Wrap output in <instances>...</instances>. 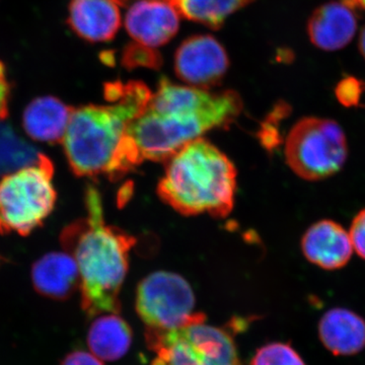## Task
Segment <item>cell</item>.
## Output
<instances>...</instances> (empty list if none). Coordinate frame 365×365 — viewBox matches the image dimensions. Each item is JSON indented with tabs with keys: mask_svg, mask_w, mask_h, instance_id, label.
Returning <instances> with one entry per match:
<instances>
[{
	"mask_svg": "<svg viewBox=\"0 0 365 365\" xmlns=\"http://www.w3.org/2000/svg\"><path fill=\"white\" fill-rule=\"evenodd\" d=\"M132 337L133 334L126 321L118 314H108L91 324L88 344L91 353L98 359L115 361L128 352Z\"/></svg>",
	"mask_w": 365,
	"mask_h": 365,
	"instance_id": "cell-17",
	"label": "cell"
},
{
	"mask_svg": "<svg viewBox=\"0 0 365 365\" xmlns=\"http://www.w3.org/2000/svg\"><path fill=\"white\" fill-rule=\"evenodd\" d=\"M364 86L354 78H347L341 81L336 88V96L338 100L345 107H354L359 105L361 98Z\"/></svg>",
	"mask_w": 365,
	"mask_h": 365,
	"instance_id": "cell-22",
	"label": "cell"
},
{
	"mask_svg": "<svg viewBox=\"0 0 365 365\" xmlns=\"http://www.w3.org/2000/svg\"><path fill=\"white\" fill-rule=\"evenodd\" d=\"M359 49L361 54L364 55L365 58V26L364 30H362L361 34H360L359 37Z\"/></svg>",
	"mask_w": 365,
	"mask_h": 365,
	"instance_id": "cell-26",
	"label": "cell"
},
{
	"mask_svg": "<svg viewBox=\"0 0 365 365\" xmlns=\"http://www.w3.org/2000/svg\"><path fill=\"white\" fill-rule=\"evenodd\" d=\"M88 215L62 232L60 241L78 264L81 307L88 317L119 314V294L135 237L105 222L102 199L93 186L86 192Z\"/></svg>",
	"mask_w": 365,
	"mask_h": 365,
	"instance_id": "cell-3",
	"label": "cell"
},
{
	"mask_svg": "<svg viewBox=\"0 0 365 365\" xmlns=\"http://www.w3.org/2000/svg\"><path fill=\"white\" fill-rule=\"evenodd\" d=\"M125 26L135 42L160 47L177 35L180 14L165 0H140L127 11Z\"/></svg>",
	"mask_w": 365,
	"mask_h": 365,
	"instance_id": "cell-10",
	"label": "cell"
},
{
	"mask_svg": "<svg viewBox=\"0 0 365 365\" xmlns=\"http://www.w3.org/2000/svg\"><path fill=\"white\" fill-rule=\"evenodd\" d=\"M307 31L312 43L319 49L326 51L342 49L356 34L354 7L344 0L324 4L312 14Z\"/></svg>",
	"mask_w": 365,
	"mask_h": 365,
	"instance_id": "cell-13",
	"label": "cell"
},
{
	"mask_svg": "<svg viewBox=\"0 0 365 365\" xmlns=\"http://www.w3.org/2000/svg\"><path fill=\"white\" fill-rule=\"evenodd\" d=\"M242 106L237 91L210 93L162 78L145 111L129 125L127 133L143 160L165 162L206 132L232 124L241 115Z\"/></svg>",
	"mask_w": 365,
	"mask_h": 365,
	"instance_id": "cell-2",
	"label": "cell"
},
{
	"mask_svg": "<svg viewBox=\"0 0 365 365\" xmlns=\"http://www.w3.org/2000/svg\"><path fill=\"white\" fill-rule=\"evenodd\" d=\"M353 7H359V9H365V0H344Z\"/></svg>",
	"mask_w": 365,
	"mask_h": 365,
	"instance_id": "cell-27",
	"label": "cell"
},
{
	"mask_svg": "<svg viewBox=\"0 0 365 365\" xmlns=\"http://www.w3.org/2000/svg\"><path fill=\"white\" fill-rule=\"evenodd\" d=\"M206 317L174 330L146 329L151 365H242L232 333L208 326Z\"/></svg>",
	"mask_w": 365,
	"mask_h": 365,
	"instance_id": "cell-6",
	"label": "cell"
},
{
	"mask_svg": "<svg viewBox=\"0 0 365 365\" xmlns=\"http://www.w3.org/2000/svg\"><path fill=\"white\" fill-rule=\"evenodd\" d=\"M60 365H103L101 359L93 353L74 351L67 355Z\"/></svg>",
	"mask_w": 365,
	"mask_h": 365,
	"instance_id": "cell-25",
	"label": "cell"
},
{
	"mask_svg": "<svg viewBox=\"0 0 365 365\" xmlns=\"http://www.w3.org/2000/svg\"><path fill=\"white\" fill-rule=\"evenodd\" d=\"M307 260L325 270H337L351 259L353 247L349 232L333 220H324L307 228L302 239Z\"/></svg>",
	"mask_w": 365,
	"mask_h": 365,
	"instance_id": "cell-11",
	"label": "cell"
},
{
	"mask_svg": "<svg viewBox=\"0 0 365 365\" xmlns=\"http://www.w3.org/2000/svg\"><path fill=\"white\" fill-rule=\"evenodd\" d=\"M122 66L128 71L135 68L160 69L163 66V57L158 50L140 43H130L122 53Z\"/></svg>",
	"mask_w": 365,
	"mask_h": 365,
	"instance_id": "cell-21",
	"label": "cell"
},
{
	"mask_svg": "<svg viewBox=\"0 0 365 365\" xmlns=\"http://www.w3.org/2000/svg\"><path fill=\"white\" fill-rule=\"evenodd\" d=\"M180 16L217 30L230 16L254 0H165Z\"/></svg>",
	"mask_w": 365,
	"mask_h": 365,
	"instance_id": "cell-18",
	"label": "cell"
},
{
	"mask_svg": "<svg viewBox=\"0 0 365 365\" xmlns=\"http://www.w3.org/2000/svg\"><path fill=\"white\" fill-rule=\"evenodd\" d=\"M151 96L141 81H116L105 86L111 105L73 108L62 143L76 176L104 175L116 181L143 162L127 129L145 111Z\"/></svg>",
	"mask_w": 365,
	"mask_h": 365,
	"instance_id": "cell-1",
	"label": "cell"
},
{
	"mask_svg": "<svg viewBox=\"0 0 365 365\" xmlns=\"http://www.w3.org/2000/svg\"><path fill=\"white\" fill-rule=\"evenodd\" d=\"M54 167L43 155L39 162L0 180V234L28 235L40 227L56 203Z\"/></svg>",
	"mask_w": 365,
	"mask_h": 365,
	"instance_id": "cell-5",
	"label": "cell"
},
{
	"mask_svg": "<svg viewBox=\"0 0 365 365\" xmlns=\"http://www.w3.org/2000/svg\"><path fill=\"white\" fill-rule=\"evenodd\" d=\"M285 160L297 176L316 182L337 174L348 157L342 127L327 118L304 117L287 134Z\"/></svg>",
	"mask_w": 365,
	"mask_h": 365,
	"instance_id": "cell-7",
	"label": "cell"
},
{
	"mask_svg": "<svg viewBox=\"0 0 365 365\" xmlns=\"http://www.w3.org/2000/svg\"><path fill=\"white\" fill-rule=\"evenodd\" d=\"M67 23L81 39L108 42L121 26L119 4L116 0H71Z\"/></svg>",
	"mask_w": 365,
	"mask_h": 365,
	"instance_id": "cell-12",
	"label": "cell"
},
{
	"mask_svg": "<svg viewBox=\"0 0 365 365\" xmlns=\"http://www.w3.org/2000/svg\"><path fill=\"white\" fill-rule=\"evenodd\" d=\"M119 6H126L130 0H116Z\"/></svg>",
	"mask_w": 365,
	"mask_h": 365,
	"instance_id": "cell-28",
	"label": "cell"
},
{
	"mask_svg": "<svg viewBox=\"0 0 365 365\" xmlns=\"http://www.w3.org/2000/svg\"><path fill=\"white\" fill-rule=\"evenodd\" d=\"M194 307L193 289L176 273L158 271L137 287L135 309L146 329L174 330L205 317L194 313Z\"/></svg>",
	"mask_w": 365,
	"mask_h": 365,
	"instance_id": "cell-8",
	"label": "cell"
},
{
	"mask_svg": "<svg viewBox=\"0 0 365 365\" xmlns=\"http://www.w3.org/2000/svg\"><path fill=\"white\" fill-rule=\"evenodd\" d=\"M228 67L227 51L210 35L192 36L180 45L175 54L178 78L193 88L208 90L220 85Z\"/></svg>",
	"mask_w": 365,
	"mask_h": 365,
	"instance_id": "cell-9",
	"label": "cell"
},
{
	"mask_svg": "<svg viewBox=\"0 0 365 365\" xmlns=\"http://www.w3.org/2000/svg\"><path fill=\"white\" fill-rule=\"evenodd\" d=\"M1 122V121H0ZM43 153L16 135L11 127L0 123V175L39 162Z\"/></svg>",
	"mask_w": 365,
	"mask_h": 365,
	"instance_id": "cell-19",
	"label": "cell"
},
{
	"mask_svg": "<svg viewBox=\"0 0 365 365\" xmlns=\"http://www.w3.org/2000/svg\"><path fill=\"white\" fill-rule=\"evenodd\" d=\"M11 85L7 78L6 68L0 60V121L6 119L9 114V98H11Z\"/></svg>",
	"mask_w": 365,
	"mask_h": 365,
	"instance_id": "cell-24",
	"label": "cell"
},
{
	"mask_svg": "<svg viewBox=\"0 0 365 365\" xmlns=\"http://www.w3.org/2000/svg\"><path fill=\"white\" fill-rule=\"evenodd\" d=\"M158 195L182 215L225 218L232 212L237 190L234 163L215 145L201 138L165 160Z\"/></svg>",
	"mask_w": 365,
	"mask_h": 365,
	"instance_id": "cell-4",
	"label": "cell"
},
{
	"mask_svg": "<svg viewBox=\"0 0 365 365\" xmlns=\"http://www.w3.org/2000/svg\"><path fill=\"white\" fill-rule=\"evenodd\" d=\"M251 365H307L290 343L272 342L262 346L251 360Z\"/></svg>",
	"mask_w": 365,
	"mask_h": 365,
	"instance_id": "cell-20",
	"label": "cell"
},
{
	"mask_svg": "<svg viewBox=\"0 0 365 365\" xmlns=\"http://www.w3.org/2000/svg\"><path fill=\"white\" fill-rule=\"evenodd\" d=\"M72 110L57 98H35L24 112V128L31 138L41 143H62Z\"/></svg>",
	"mask_w": 365,
	"mask_h": 365,
	"instance_id": "cell-16",
	"label": "cell"
},
{
	"mask_svg": "<svg viewBox=\"0 0 365 365\" xmlns=\"http://www.w3.org/2000/svg\"><path fill=\"white\" fill-rule=\"evenodd\" d=\"M318 331L322 344L335 356H352L365 348V319L344 307L327 311Z\"/></svg>",
	"mask_w": 365,
	"mask_h": 365,
	"instance_id": "cell-14",
	"label": "cell"
},
{
	"mask_svg": "<svg viewBox=\"0 0 365 365\" xmlns=\"http://www.w3.org/2000/svg\"><path fill=\"white\" fill-rule=\"evenodd\" d=\"M32 280L36 292L54 300H66L79 287L78 264L71 254L49 253L34 264Z\"/></svg>",
	"mask_w": 365,
	"mask_h": 365,
	"instance_id": "cell-15",
	"label": "cell"
},
{
	"mask_svg": "<svg viewBox=\"0 0 365 365\" xmlns=\"http://www.w3.org/2000/svg\"><path fill=\"white\" fill-rule=\"evenodd\" d=\"M349 237L353 251L356 252L360 258L365 260V209L360 210L353 218Z\"/></svg>",
	"mask_w": 365,
	"mask_h": 365,
	"instance_id": "cell-23",
	"label": "cell"
}]
</instances>
